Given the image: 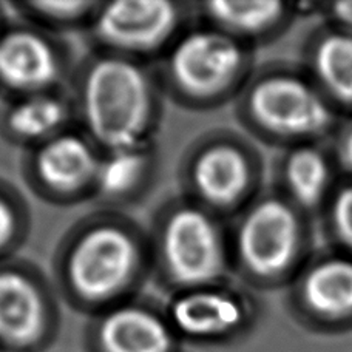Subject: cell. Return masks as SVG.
I'll return each mask as SVG.
<instances>
[{
	"mask_svg": "<svg viewBox=\"0 0 352 352\" xmlns=\"http://www.w3.org/2000/svg\"><path fill=\"white\" fill-rule=\"evenodd\" d=\"M50 276L62 303L90 317L140 297L153 280L147 226L96 207L60 236Z\"/></svg>",
	"mask_w": 352,
	"mask_h": 352,
	"instance_id": "1",
	"label": "cell"
},
{
	"mask_svg": "<svg viewBox=\"0 0 352 352\" xmlns=\"http://www.w3.org/2000/svg\"><path fill=\"white\" fill-rule=\"evenodd\" d=\"M68 93L76 127L100 152L156 144L167 99L155 65L90 48Z\"/></svg>",
	"mask_w": 352,
	"mask_h": 352,
	"instance_id": "2",
	"label": "cell"
},
{
	"mask_svg": "<svg viewBox=\"0 0 352 352\" xmlns=\"http://www.w3.org/2000/svg\"><path fill=\"white\" fill-rule=\"evenodd\" d=\"M153 281L167 295L232 278L229 221L175 195L147 226Z\"/></svg>",
	"mask_w": 352,
	"mask_h": 352,
	"instance_id": "3",
	"label": "cell"
},
{
	"mask_svg": "<svg viewBox=\"0 0 352 352\" xmlns=\"http://www.w3.org/2000/svg\"><path fill=\"white\" fill-rule=\"evenodd\" d=\"M252 48L195 21L155 65L166 99L193 113L236 100L252 76Z\"/></svg>",
	"mask_w": 352,
	"mask_h": 352,
	"instance_id": "4",
	"label": "cell"
},
{
	"mask_svg": "<svg viewBox=\"0 0 352 352\" xmlns=\"http://www.w3.org/2000/svg\"><path fill=\"white\" fill-rule=\"evenodd\" d=\"M176 176L179 195L230 221L258 197L261 160L240 133L212 129L186 147Z\"/></svg>",
	"mask_w": 352,
	"mask_h": 352,
	"instance_id": "5",
	"label": "cell"
},
{
	"mask_svg": "<svg viewBox=\"0 0 352 352\" xmlns=\"http://www.w3.org/2000/svg\"><path fill=\"white\" fill-rule=\"evenodd\" d=\"M195 21V2L111 0L99 2L85 34L93 50L156 65Z\"/></svg>",
	"mask_w": 352,
	"mask_h": 352,
	"instance_id": "6",
	"label": "cell"
},
{
	"mask_svg": "<svg viewBox=\"0 0 352 352\" xmlns=\"http://www.w3.org/2000/svg\"><path fill=\"white\" fill-rule=\"evenodd\" d=\"M232 275L249 286L267 287L292 269L300 252V219L276 195L256 197L229 221Z\"/></svg>",
	"mask_w": 352,
	"mask_h": 352,
	"instance_id": "7",
	"label": "cell"
},
{
	"mask_svg": "<svg viewBox=\"0 0 352 352\" xmlns=\"http://www.w3.org/2000/svg\"><path fill=\"white\" fill-rule=\"evenodd\" d=\"M235 102L238 121L261 140L317 136L332 124L322 94L289 73H252Z\"/></svg>",
	"mask_w": 352,
	"mask_h": 352,
	"instance_id": "8",
	"label": "cell"
},
{
	"mask_svg": "<svg viewBox=\"0 0 352 352\" xmlns=\"http://www.w3.org/2000/svg\"><path fill=\"white\" fill-rule=\"evenodd\" d=\"M100 148L76 125L22 152L21 176L42 203L72 207L93 201Z\"/></svg>",
	"mask_w": 352,
	"mask_h": 352,
	"instance_id": "9",
	"label": "cell"
},
{
	"mask_svg": "<svg viewBox=\"0 0 352 352\" xmlns=\"http://www.w3.org/2000/svg\"><path fill=\"white\" fill-rule=\"evenodd\" d=\"M62 300L34 261L0 263V344L17 352L42 348L58 331Z\"/></svg>",
	"mask_w": 352,
	"mask_h": 352,
	"instance_id": "10",
	"label": "cell"
},
{
	"mask_svg": "<svg viewBox=\"0 0 352 352\" xmlns=\"http://www.w3.org/2000/svg\"><path fill=\"white\" fill-rule=\"evenodd\" d=\"M76 62L62 36L11 19L0 36V96L68 88Z\"/></svg>",
	"mask_w": 352,
	"mask_h": 352,
	"instance_id": "11",
	"label": "cell"
},
{
	"mask_svg": "<svg viewBox=\"0 0 352 352\" xmlns=\"http://www.w3.org/2000/svg\"><path fill=\"white\" fill-rule=\"evenodd\" d=\"M164 309L176 337L213 343L240 336L256 307L246 287L230 278L168 294Z\"/></svg>",
	"mask_w": 352,
	"mask_h": 352,
	"instance_id": "12",
	"label": "cell"
},
{
	"mask_svg": "<svg viewBox=\"0 0 352 352\" xmlns=\"http://www.w3.org/2000/svg\"><path fill=\"white\" fill-rule=\"evenodd\" d=\"M88 340L96 352H173L178 337L164 305L140 295L93 316Z\"/></svg>",
	"mask_w": 352,
	"mask_h": 352,
	"instance_id": "13",
	"label": "cell"
},
{
	"mask_svg": "<svg viewBox=\"0 0 352 352\" xmlns=\"http://www.w3.org/2000/svg\"><path fill=\"white\" fill-rule=\"evenodd\" d=\"M76 125L68 88L3 99L0 140L22 152Z\"/></svg>",
	"mask_w": 352,
	"mask_h": 352,
	"instance_id": "14",
	"label": "cell"
},
{
	"mask_svg": "<svg viewBox=\"0 0 352 352\" xmlns=\"http://www.w3.org/2000/svg\"><path fill=\"white\" fill-rule=\"evenodd\" d=\"M158 175V144L102 152L93 203L104 209L127 212L148 197Z\"/></svg>",
	"mask_w": 352,
	"mask_h": 352,
	"instance_id": "15",
	"label": "cell"
},
{
	"mask_svg": "<svg viewBox=\"0 0 352 352\" xmlns=\"http://www.w3.org/2000/svg\"><path fill=\"white\" fill-rule=\"evenodd\" d=\"M195 12L198 21L221 30L249 48L275 34L287 16L283 3L250 0L195 2Z\"/></svg>",
	"mask_w": 352,
	"mask_h": 352,
	"instance_id": "16",
	"label": "cell"
},
{
	"mask_svg": "<svg viewBox=\"0 0 352 352\" xmlns=\"http://www.w3.org/2000/svg\"><path fill=\"white\" fill-rule=\"evenodd\" d=\"M305 305L317 316L338 320L352 314V260L326 258L317 263L301 283Z\"/></svg>",
	"mask_w": 352,
	"mask_h": 352,
	"instance_id": "17",
	"label": "cell"
},
{
	"mask_svg": "<svg viewBox=\"0 0 352 352\" xmlns=\"http://www.w3.org/2000/svg\"><path fill=\"white\" fill-rule=\"evenodd\" d=\"M11 19L64 37L87 33L99 2L94 0H14L5 2Z\"/></svg>",
	"mask_w": 352,
	"mask_h": 352,
	"instance_id": "18",
	"label": "cell"
},
{
	"mask_svg": "<svg viewBox=\"0 0 352 352\" xmlns=\"http://www.w3.org/2000/svg\"><path fill=\"white\" fill-rule=\"evenodd\" d=\"M283 178L294 201L312 207L323 199L331 173L328 162L318 150L301 147L294 150L286 158Z\"/></svg>",
	"mask_w": 352,
	"mask_h": 352,
	"instance_id": "19",
	"label": "cell"
},
{
	"mask_svg": "<svg viewBox=\"0 0 352 352\" xmlns=\"http://www.w3.org/2000/svg\"><path fill=\"white\" fill-rule=\"evenodd\" d=\"M314 70L332 96L352 104V33L329 34L320 41Z\"/></svg>",
	"mask_w": 352,
	"mask_h": 352,
	"instance_id": "20",
	"label": "cell"
},
{
	"mask_svg": "<svg viewBox=\"0 0 352 352\" xmlns=\"http://www.w3.org/2000/svg\"><path fill=\"white\" fill-rule=\"evenodd\" d=\"M33 215L25 193L0 176V263L16 258L30 240Z\"/></svg>",
	"mask_w": 352,
	"mask_h": 352,
	"instance_id": "21",
	"label": "cell"
},
{
	"mask_svg": "<svg viewBox=\"0 0 352 352\" xmlns=\"http://www.w3.org/2000/svg\"><path fill=\"white\" fill-rule=\"evenodd\" d=\"M332 223L338 238L352 249V184L337 193L332 204Z\"/></svg>",
	"mask_w": 352,
	"mask_h": 352,
	"instance_id": "22",
	"label": "cell"
},
{
	"mask_svg": "<svg viewBox=\"0 0 352 352\" xmlns=\"http://www.w3.org/2000/svg\"><path fill=\"white\" fill-rule=\"evenodd\" d=\"M331 14L344 28L352 31V0L351 2H340L332 5Z\"/></svg>",
	"mask_w": 352,
	"mask_h": 352,
	"instance_id": "23",
	"label": "cell"
},
{
	"mask_svg": "<svg viewBox=\"0 0 352 352\" xmlns=\"http://www.w3.org/2000/svg\"><path fill=\"white\" fill-rule=\"evenodd\" d=\"M340 155L349 170H352V125L346 130V133L343 135V140L340 144Z\"/></svg>",
	"mask_w": 352,
	"mask_h": 352,
	"instance_id": "24",
	"label": "cell"
},
{
	"mask_svg": "<svg viewBox=\"0 0 352 352\" xmlns=\"http://www.w3.org/2000/svg\"><path fill=\"white\" fill-rule=\"evenodd\" d=\"M10 22H11V16L8 12V8H6L5 2L3 3L0 2V36H2L5 28L10 25Z\"/></svg>",
	"mask_w": 352,
	"mask_h": 352,
	"instance_id": "25",
	"label": "cell"
},
{
	"mask_svg": "<svg viewBox=\"0 0 352 352\" xmlns=\"http://www.w3.org/2000/svg\"><path fill=\"white\" fill-rule=\"evenodd\" d=\"M0 352H17V351H14V349H10V348L3 346V344H0Z\"/></svg>",
	"mask_w": 352,
	"mask_h": 352,
	"instance_id": "26",
	"label": "cell"
}]
</instances>
